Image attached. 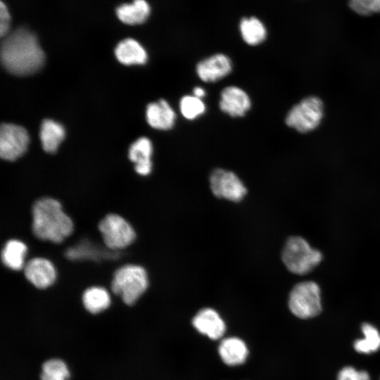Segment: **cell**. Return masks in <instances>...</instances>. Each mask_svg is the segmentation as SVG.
<instances>
[{"label":"cell","instance_id":"9a60e30c","mask_svg":"<svg viewBox=\"0 0 380 380\" xmlns=\"http://www.w3.org/2000/svg\"><path fill=\"white\" fill-rule=\"evenodd\" d=\"M153 145L147 137H140L129 147V158L135 165V171L143 176L148 175L152 170L151 156Z\"/></svg>","mask_w":380,"mask_h":380},{"label":"cell","instance_id":"5bb4252c","mask_svg":"<svg viewBox=\"0 0 380 380\" xmlns=\"http://www.w3.org/2000/svg\"><path fill=\"white\" fill-rule=\"evenodd\" d=\"M192 324L198 331L213 340L221 338L226 330L224 321L212 308L201 310L193 318Z\"/></svg>","mask_w":380,"mask_h":380},{"label":"cell","instance_id":"83f0119b","mask_svg":"<svg viewBox=\"0 0 380 380\" xmlns=\"http://www.w3.org/2000/svg\"><path fill=\"white\" fill-rule=\"evenodd\" d=\"M11 24V15L8 7L3 2H0V35L1 37H6L9 32Z\"/></svg>","mask_w":380,"mask_h":380},{"label":"cell","instance_id":"4316f807","mask_svg":"<svg viewBox=\"0 0 380 380\" xmlns=\"http://www.w3.org/2000/svg\"><path fill=\"white\" fill-rule=\"evenodd\" d=\"M338 380H370L369 374L365 371H357L354 367H345L338 372Z\"/></svg>","mask_w":380,"mask_h":380},{"label":"cell","instance_id":"30bf717a","mask_svg":"<svg viewBox=\"0 0 380 380\" xmlns=\"http://www.w3.org/2000/svg\"><path fill=\"white\" fill-rule=\"evenodd\" d=\"M232 70V62L224 53L213 54L199 61L196 67L198 77L205 82H215L227 76Z\"/></svg>","mask_w":380,"mask_h":380},{"label":"cell","instance_id":"603a6c76","mask_svg":"<svg viewBox=\"0 0 380 380\" xmlns=\"http://www.w3.org/2000/svg\"><path fill=\"white\" fill-rule=\"evenodd\" d=\"M362 331L364 338L354 342L355 350L364 354L376 352L380 348V333L379 330L369 323H363Z\"/></svg>","mask_w":380,"mask_h":380},{"label":"cell","instance_id":"5b68a950","mask_svg":"<svg viewBox=\"0 0 380 380\" xmlns=\"http://www.w3.org/2000/svg\"><path fill=\"white\" fill-rule=\"evenodd\" d=\"M324 103L317 96H310L295 104L287 113L285 122L300 133L316 129L324 117Z\"/></svg>","mask_w":380,"mask_h":380},{"label":"cell","instance_id":"9c48e42d","mask_svg":"<svg viewBox=\"0 0 380 380\" xmlns=\"http://www.w3.org/2000/svg\"><path fill=\"white\" fill-rule=\"evenodd\" d=\"M210 186L213 194L220 198L239 201L247 191L239 177L232 171L217 168L210 176Z\"/></svg>","mask_w":380,"mask_h":380},{"label":"cell","instance_id":"ba28073f","mask_svg":"<svg viewBox=\"0 0 380 380\" xmlns=\"http://www.w3.org/2000/svg\"><path fill=\"white\" fill-rule=\"evenodd\" d=\"M29 135L26 129L19 125L4 123L0 128V156L1 158L13 161L22 156L27 151Z\"/></svg>","mask_w":380,"mask_h":380},{"label":"cell","instance_id":"d6986e66","mask_svg":"<svg viewBox=\"0 0 380 380\" xmlns=\"http://www.w3.org/2000/svg\"><path fill=\"white\" fill-rule=\"evenodd\" d=\"M239 28L242 39L248 45H259L267 38V30L265 24L255 16L243 18Z\"/></svg>","mask_w":380,"mask_h":380},{"label":"cell","instance_id":"f1b7e54d","mask_svg":"<svg viewBox=\"0 0 380 380\" xmlns=\"http://www.w3.org/2000/svg\"><path fill=\"white\" fill-rule=\"evenodd\" d=\"M193 95L202 99L205 96V91L201 87H196L193 89Z\"/></svg>","mask_w":380,"mask_h":380},{"label":"cell","instance_id":"ffe728a7","mask_svg":"<svg viewBox=\"0 0 380 380\" xmlns=\"http://www.w3.org/2000/svg\"><path fill=\"white\" fill-rule=\"evenodd\" d=\"M65 132L60 123L49 119L44 120L39 132L43 149L48 153L56 152L65 137Z\"/></svg>","mask_w":380,"mask_h":380},{"label":"cell","instance_id":"cb8c5ba5","mask_svg":"<svg viewBox=\"0 0 380 380\" xmlns=\"http://www.w3.org/2000/svg\"><path fill=\"white\" fill-rule=\"evenodd\" d=\"M69 376V369L62 360L50 359L42 365L41 380H68Z\"/></svg>","mask_w":380,"mask_h":380},{"label":"cell","instance_id":"8fae6325","mask_svg":"<svg viewBox=\"0 0 380 380\" xmlns=\"http://www.w3.org/2000/svg\"><path fill=\"white\" fill-rule=\"evenodd\" d=\"M219 106L223 113L231 117H243L250 110L251 101L241 88L228 86L221 91Z\"/></svg>","mask_w":380,"mask_h":380},{"label":"cell","instance_id":"2e32d148","mask_svg":"<svg viewBox=\"0 0 380 380\" xmlns=\"http://www.w3.org/2000/svg\"><path fill=\"white\" fill-rule=\"evenodd\" d=\"M115 55L118 61L127 65H143L148 59L147 52L144 46L132 38H127L120 42L115 49Z\"/></svg>","mask_w":380,"mask_h":380},{"label":"cell","instance_id":"8992f818","mask_svg":"<svg viewBox=\"0 0 380 380\" xmlns=\"http://www.w3.org/2000/svg\"><path fill=\"white\" fill-rule=\"evenodd\" d=\"M289 308L292 314L300 319L317 316L322 311L319 285L313 281L296 284L289 294Z\"/></svg>","mask_w":380,"mask_h":380},{"label":"cell","instance_id":"44dd1931","mask_svg":"<svg viewBox=\"0 0 380 380\" xmlns=\"http://www.w3.org/2000/svg\"><path fill=\"white\" fill-rule=\"evenodd\" d=\"M27 251V248L23 242L16 239L9 240L2 250V262L11 270H20L24 267Z\"/></svg>","mask_w":380,"mask_h":380},{"label":"cell","instance_id":"6da1fadb","mask_svg":"<svg viewBox=\"0 0 380 380\" xmlns=\"http://www.w3.org/2000/svg\"><path fill=\"white\" fill-rule=\"evenodd\" d=\"M1 61L10 73L25 76L41 69L45 55L35 34L28 29L20 27L4 37L1 46Z\"/></svg>","mask_w":380,"mask_h":380},{"label":"cell","instance_id":"3957f363","mask_svg":"<svg viewBox=\"0 0 380 380\" xmlns=\"http://www.w3.org/2000/svg\"><path fill=\"white\" fill-rule=\"evenodd\" d=\"M323 255L303 237L289 238L283 248L282 261L291 273L304 275L312 271L322 260Z\"/></svg>","mask_w":380,"mask_h":380},{"label":"cell","instance_id":"484cf974","mask_svg":"<svg viewBox=\"0 0 380 380\" xmlns=\"http://www.w3.org/2000/svg\"><path fill=\"white\" fill-rule=\"evenodd\" d=\"M350 8L361 15L380 13V0H348Z\"/></svg>","mask_w":380,"mask_h":380},{"label":"cell","instance_id":"e0dca14e","mask_svg":"<svg viewBox=\"0 0 380 380\" xmlns=\"http://www.w3.org/2000/svg\"><path fill=\"white\" fill-rule=\"evenodd\" d=\"M118 19L127 25L144 23L151 14V6L146 0H133L120 5L115 10Z\"/></svg>","mask_w":380,"mask_h":380},{"label":"cell","instance_id":"7a4b0ae2","mask_svg":"<svg viewBox=\"0 0 380 380\" xmlns=\"http://www.w3.org/2000/svg\"><path fill=\"white\" fill-rule=\"evenodd\" d=\"M32 213V231L39 239L61 243L72 232V220L56 199L42 198L36 201Z\"/></svg>","mask_w":380,"mask_h":380},{"label":"cell","instance_id":"4fadbf2b","mask_svg":"<svg viewBox=\"0 0 380 380\" xmlns=\"http://www.w3.org/2000/svg\"><path fill=\"white\" fill-rule=\"evenodd\" d=\"M146 118L151 127L159 130H168L174 127L177 115L167 101L160 99L147 106Z\"/></svg>","mask_w":380,"mask_h":380},{"label":"cell","instance_id":"ac0fdd59","mask_svg":"<svg viewBox=\"0 0 380 380\" xmlns=\"http://www.w3.org/2000/svg\"><path fill=\"white\" fill-rule=\"evenodd\" d=\"M222 361L229 366L243 364L248 355L246 343L236 337H229L222 341L218 348Z\"/></svg>","mask_w":380,"mask_h":380},{"label":"cell","instance_id":"52a82bcc","mask_svg":"<svg viewBox=\"0 0 380 380\" xmlns=\"http://www.w3.org/2000/svg\"><path fill=\"white\" fill-rule=\"evenodd\" d=\"M105 245L110 249H121L130 245L136 234L122 217L116 214L107 215L99 224Z\"/></svg>","mask_w":380,"mask_h":380},{"label":"cell","instance_id":"d4e9b609","mask_svg":"<svg viewBox=\"0 0 380 380\" xmlns=\"http://www.w3.org/2000/svg\"><path fill=\"white\" fill-rule=\"evenodd\" d=\"M179 110L185 119L193 120L205 112L206 106L201 99L194 95H186L179 101Z\"/></svg>","mask_w":380,"mask_h":380},{"label":"cell","instance_id":"277c9868","mask_svg":"<svg viewBox=\"0 0 380 380\" xmlns=\"http://www.w3.org/2000/svg\"><path fill=\"white\" fill-rule=\"evenodd\" d=\"M148 284L147 274L142 267L127 265L115 272L111 289L125 304L131 305L145 292Z\"/></svg>","mask_w":380,"mask_h":380},{"label":"cell","instance_id":"7c38bea8","mask_svg":"<svg viewBox=\"0 0 380 380\" xmlns=\"http://www.w3.org/2000/svg\"><path fill=\"white\" fill-rule=\"evenodd\" d=\"M26 279L38 289H46L56 280V272L53 264L44 258H34L24 266Z\"/></svg>","mask_w":380,"mask_h":380},{"label":"cell","instance_id":"7402d4cb","mask_svg":"<svg viewBox=\"0 0 380 380\" xmlns=\"http://www.w3.org/2000/svg\"><path fill=\"white\" fill-rule=\"evenodd\" d=\"M82 303L88 312L97 314L109 307L110 298L105 289L93 286L86 289L84 292Z\"/></svg>","mask_w":380,"mask_h":380}]
</instances>
